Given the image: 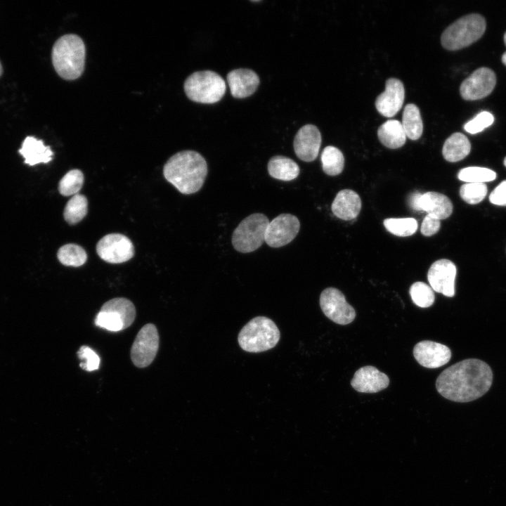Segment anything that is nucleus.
I'll return each mask as SVG.
<instances>
[{
	"mask_svg": "<svg viewBox=\"0 0 506 506\" xmlns=\"http://www.w3.org/2000/svg\"><path fill=\"white\" fill-rule=\"evenodd\" d=\"M493 371L488 363L468 358L445 369L437 377L436 388L443 397L467 403L484 396L493 383Z\"/></svg>",
	"mask_w": 506,
	"mask_h": 506,
	"instance_id": "1",
	"label": "nucleus"
},
{
	"mask_svg": "<svg viewBox=\"0 0 506 506\" xmlns=\"http://www.w3.org/2000/svg\"><path fill=\"white\" fill-rule=\"evenodd\" d=\"M205 159L194 150H183L172 155L165 163L163 174L180 193L192 194L204 184L207 174Z\"/></svg>",
	"mask_w": 506,
	"mask_h": 506,
	"instance_id": "2",
	"label": "nucleus"
},
{
	"mask_svg": "<svg viewBox=\"0 0 506 506\" xmlns=\"http://www.w3.org/2000/svg\"><path fill=\"white\" fill-rule=\"evenodd\" d=\"M86 47L83 40L74 34L60 37L52 48V63L60 77L74 80L83 73L85 65Z\"/></svg>",
	"mask_w": 506,
	"mask_h": 506,
	"instance_id": "3",
	"label": "nucleus"
},
{
	"mask_svg": "<svg viewBox=\"0 0 506 506\" xmlns=\"http://www.w3.org/2000/svg\"><path fill=\"white\" fill-rule=\"evenodd\" d=\"M280 337V330L271 319L265 316H257L241 329L238 341L242 350L250 353H259L275 346Z\"/></svg>",
	"mask_w": 506,
	"mask_h": 506,
	"instance_id": "4",
	"label": "nucleus"
},
{
	"mask_svg": "<svg viewBox=\"0 0 506 506\" xmlns=\"http://www.w3.org/2000/svg\"><path fill=\"white\" fill-rule=\"evenodd\" d=\"M486 27L485 18L478 14L465 15L450 25L442 33L441 43L449 51L467 47L479 39Z\"/></svg>",
	"mask_w": 506,
	"mask_h": 506,
	"instance_id": "5",
	"label": "nucleus"
},
{
	"mask_svg": "<svg viewBox=\"0 0 506 506\" xmlns=\"http://www.w3.org/2000/svg\"><path fill=\"white\" fill-rule=\"evenodd\" d=\"M226 89L223 79L211 70L193 72L184 82V91L187 97L196 103H216L222 98Z\"/></svg>",
	"mask_w": 506,
	"mask_h": 506,
	"instance_id": "6",
	"label": "nucleus"
},
{
	"mask_svg": "<svg viewBox=\"0 0 506 506\" xmlns=\"http://www.w3.org/2000/svg\"><path fill=\"white\" fill-rule=\"evenodd\" d=\"M269 220L261 213L252 214L245 218L234 230L232 245L242 253L255 251L265 242Z\"/></svg>",
	"mask_w": 506,
	"mask_h": 506,
	"instance_id": "7",
	"label": "nucleus"
},
{
	"mask_svg": "<svg viewBox=\"0 0 506 506\" xmlns=\"http://www.w3.org/2000/svg\"><path fill=\"white\" fill-rule=\"evenodd\" d=\"M136 317L134 304L123 297L112 299L105 302L97 314V326L112 332H118L129 327Z\"/></svg>",
	"mask_w": 506,
	"mask_h": 506,
	"instance_id": "8",
	"label": "nucleus"
},
{
	"mask_svg": "<svg viewBox=\"0 0 506 506\" xmlns=\"http://www.w3.org/2000/svg\"><path fill=\"white\" fill-rule=\"evenodd\" d=\"M320 306L325 316L339 325L351 323L356 318L355 309L337 288L327 287L320 295Z\"/></svg>",
	"mask_w": 506,
	"mask_h": 506,
	"instance_id": "9",
	"label": "nucleus"
},
{
	"mask_svg": "<svg viewBox=\"0 0 506 506\" xmlns=\"http://www.w3.org/2000/svg\"><path fill=\"white\" fill-rule=\"evenodd\" d=\"M159 348V335L155 325H145L137 334L131 349L133 363L138 368L148 366Z\"/></svg>",
	"mask_w": 506,
	"mask_h": 506,
	"instance_id": "10",
	"label": "nucleus"
},
{
	"mask_svg": "<svg viewBox=\"0 0 506 506\" xmlns=\"http://www.w3.org/2000/svg\"><path fill=\"white\" fill-rule=\"evenodd\" d=\"M96 252L104 261L111 264H121L134 255V246L129 238L120 233H110L103 236L96 245Z\"/></svg>",
	"mask_w": 506,
	"mask_h": 506,
	"instance_id": "11",
	"label": "nucleus"
},
{
	"mask_svg": "<svg viewBox=\"0 0 506 506\" xmlns=\"http://www.w3.org/2000/svg\"><path fill=\"white\" fill-rule=\"evenodd\" d=\"M496 84L495 72L482 67L474 71L461 84L460 93L466 100H476L488 96Z\"/></svg>",
	"mask_w": 506,
	"mask_h": 506,
	"instance_id": "12",
	"label": "nucleus"
},
{
	"mask_svg": "<svg viewBox=\"0 0 506 506\" xmlns=\"http://www.w3.org/2000/svg\"><path fill=\"white\" fill-rule=\"evenodd\" d=\"M299 228L300 223L297 216L290 214H281L269 222L265 242L271 247L286 245L297 236Z\"/></svg>",
	"mask_w": 506,
	"mask_h": 506,
	"instance_id": "13",
	"label": "nucleus"
},
{
	"mask_svg": "<svg viewBox=\"0 0 506 506\" xmlns=\"http://www.w3.org/2000/svg\"><path fill=\"white\" fill-rule=\"evenodd\" d=\"M410 207L415 211H424L438 219H445L453 212V204L443 194L429 191L423 194L415 192L409 197Z\"/></svg>",
	"mask_w": 506,
	"mask_h": 506,
	"instance_id": "14",
	"label": "nucleus"
},
{
	"mask_svg": "<svg viewBox=\"0 0 506 506\" xmlns=\"http://www.w3.org/2000/svg\"><path fill=\"white\" fill-rule=\"evenodd\" d=\"M457 269L450 260L442 259L434 262L427 273L432 289L448 297L455 295V280Z\"/></svg>",
	"mask_w": 506,
	"mask_h": 506,
	"instance_id": "15",
	"label": "nucleus"
},
{
	"mask_svg": "<svg viewBox=\"0 0 506 506\" xmlns=\"http://www.w3.org/2000/svg\"><path fill=\"white\" fill-rule=\"evenodd\" d=\"M413 356L422 366L437 368L449 362L451 351L449 347L441 343L424 340L415 345Z\"/></svg>",
	"mask_w": 506,
	"mask_h": 506,
	"instance_id": "16",
	"label": "nucleus"
},
{
	"mask_svg": "<svg viewBox=\"0 0 506 506\" xmlns=\"http://www.w3.org/2000/svg\"><path fill=\"white\" fill-rule=\"evenodd\" d=\"M405 89L402 82L396 78L386 81L385 90L375 100L377 111L386 117H394L402 108Z\"/></svg>",
	"mask_w": 506,
	"mask_h": 506,
	"instance_id": "17",
	"label": "nucleus"
},
{
	"mask_svg": "<svg viewBox=\"0 0 506 506\" xmlns=\"http://www.w3.org/2000/svg\"><path fill=\"white\" fill-rule=\"evenodd\" d=\"M320 145V133L317 126L313 124L302 126L297 133L293 143L296 155L307 162L316 159Z\"/></svg>",
	"mask_w": 506,
	"mask_h": 506,
	"instance_id": "18",
	"label": "nucleus"
},
{
	"mask_svg": "<svg viewBox=\"0 0 506 506\" xmlns=\"http://www.w3.org/2000/svg\"><path fill=\"white\" fill-rule=\"evenodd\" d=\"M389 384V377L372 365L359 368L351 380V387L361 393H377L386 389Z\"/></svg>",
	"mask_w": 506,
	"mask_h": 506,
	"instance_id": "19",
	"label": "nucleus"
},
{
	"mask_svg": "<svg viewBox=\"0 0 506 506\" xmlns=\"http://www.w3.org/2000/svg\"><path fill=\"white\" fill-rule=\"evenodd\" d=\"M227 82L232 96L236 98H244L255 92L259 84V78L253 70L240 68L227 74Z\"/></svg>",
	"mask_w": 506,
	"mask_h": 506,
	"instance_id": "20",
	"label": "nucleus"
},
{
	"mask_svg": "<svg viewBox=\"0 0 506 506\" xmlns=\"http://www.w3.org/2000/svg\"><path fill=\"white\" fill-rule=\"evenodd\" d=\"M361 209V200L357 193L352 190H340L335 197L331 209L338 218L349 221L358 215Z\"/></svg>",
	"mask_w": 506,
	"mask_h": 506,
	"instance_id": "21",
	"label": "nucleus"
},
{
	"mask_svg": "<svg viewBox=\"0 0 506 506\" xmlns=\"http://www.w3.org/2000/svg\"><path fill=\"white\" fill-rule=\"evenodd\" d=\"M18 152L25 158V163L30 166L47 163L52 160L53 155L49 146H46L41 140L33 136L25 138Z\"/></svg>",
	"mask_w": 506,
	"mask_h": 506,
	"instance_id": "22",
	"label": "nucleus"
},
{
	"mask_svg": "<svg viewBox=\"0 0 506 506\" xmlns=\"http://www.w3.org/2000/svg\"><path fill=\"white\" fill-rule=\"evenodd\" d=\"M377 137L387 148L396 149L405 144L407 136L399 121L389 119L378 128Z\"/></svg>",
	"mask_w": 506,
	"mask_h": 506,
	"instance_id": "23",
	"label": "nucleus"
},
{
	"mask_svg": "<svg viewBox=\"0 0 506 506\" xmlns=\"http://www.w3.org/2000/svg\"><path fill=\"white\" fill-rule=\"evenodd\" d=\"M471 150V144L463 134L456 132L449 136L444 142L442 154L444 159L450 162L462 160Z\"/></svg>",
	"mask_w": 506,
	"mask_h": 506,
	"instance_id": "24",
	"label": "nucleus"
},
{
	"mask_svg": "<svg viewBox=\"0 0 506 506\" xmlns=\"http://www.w3.org/2000/svg\"><path fill=\"white\" fill-rule=\"evenodd\" d=\"M268 171L269 175L274 179L288 181L298 176L299 167L292 159L282 155H276L268 161Z\"/></svg>",
	"mask_w": 506,
	"mask_h": 506,
	"instance_id": "25",
	"label": "nucleus"
},
{
	"mask_svg": "<svg viewBox=\"0 0 506 506\" xmlns=\"http://www.w3.org/2000/svg\"><path fill=\"white\" fill-rule=\"evenodd\" d=\"M401 124L408 138L415 141L420 138L423 131V123L417 105L409 103L405 106Z\"/></svg>",
	"mask_w": 506,
	"mask_h": 506,
	"instance_id": "26",
	"label": "nucleus"
},
{
	"mask_svg": "<svg viewBox=\"0 0 506 506\" xmlns=\"http://www.w3.org/2000/svg\"><path fill=\"white\" fill-rule=\"evenodd\" d=\"M323 171L329 176L339 174L344 166V157L339 149L335 146H326L321 153Z\"/></svg>",
	"mask_w": 506,
	"mask_h": 506,
	"instance_id": "27",
	"label": "nucleus"
},
{
	"mask_svg": "<svg viewBox=\"0 0 506 506\" xmlns=\"http://www.w3.org/2000/svg\"><path fill=\"white\" fill-rule=\"evenodd\" d=\"M88 211V200L86 196L76 194L67 202L63 216L69 224H75L82 221Z\"/></svg>",
	"mask_w": 506,
	"mask_h": 506,
	"instance_id": "28",
	"label": "nucleus"
},
{
	"mask_svg": "<svg viewBox=\"0 0 506 506\" xmlns=\"http://www.w3.org/2000/svg\"><path fill=\"white\" fill-rule=\"evenodd\" d=\"M57 257L62 264L67 266L78 267L84 264L87 260L86 251L81 246L73 243L60 247Z\"/></svg>",
	"mask_w": 506,
	"mask_h": 506,
	"instance_id": "29",
	"label": "nucleus"
},
{
	"mask_svg": "<svg viewBox=\"0 0 506 506\" xmlns=\"http://www.w3.org/2000/svg\"><path fill=\"white\" fill-rule=\"evenodd\" d=\"M384 226L389 232L401 237L414 234L418 226L417 221L413 218L386 219Z\"/></svg>",
	"mask_w": 506,
	"mask_h": 506,
	"instance_id": "30",
	"label": "nucleus"
},
{
	"mask_svg": "<svg viewBox=\"0 0 506 506\" xmlns=\"http://www.w3.org/2000/svg\"><path fill=\"white\" fill-rule=\"evenodd\" d=\"M84 183V174L79 169H72L60 179L58 190L63 196L76 195Z\"/></svg>",
	"mask_w": 506,
	"mask_h": 506,
	"instance_id": "31",
	"label": "nucleus"
},
{
	"mask_svg": "<svg viewBox=\"0 0 506 506\" xmlns=\"http://www.w3.org/2000/svg\"><path fill=\"white\" fill-rule=\"evenodd\" d=\"M458 178L466 183H481L492 181L496 178V173L488 168L469 167L460 170Z\"/></svg>",
	"mask_w": 506,
	"mask_h": 506,
	"instance_id": "32",
	"label": "nucleus"
},
{
	"mask_svg": "<svg viewBox=\"0 0 506 506\" xmlns=\"http://www.w3.org/2000/svg\"><path fill=\"white\" fill-rule=\"evenodd\" d=\"M410 295L413 303L419 307L431 306L435 300L432 287L423 282H415L410 287Z\"/></svg>",
	"mask_w": 506,
	"mask_h": 506,
	"instance_id": "33",
	"label": "nucleus"
},
{
	"mask_svg": "<svg viewBox=\"0 0 506 506\" xmlns=\"http://www.w3.org/2000/svg\"><path fill=\"white\" fill-rule=\"evenodd\" d=\"M487 194V186L481 183H466L460 189L461 198L470 205L482 201Z\"/></svg>",
	"mask_w": 506,
	"mask_h": 506,
	"instance_id": "34",
	"label": "nucleus"
},
{
	"mask_svg": "<svg viewBox=\"0 0 506 506\" xmlns=\"http://www.w3.org/2000/svg\"><path fill=\"white\" fill-rule=\"evenodd\" d=\"M493 122V115L489 112L483 111L467 122L464 125V129L469 134H475L491 126Z\"/></svg>",
	"mask_w": 506,
	"mask_h": 506,
	"instance_id": "35",
	"label": "nucleus"
},
{
	"mask_svg": "<svg viewBox=\"0 0 506 506\" xmlns=\"http://www.w3.org/2000/svg\"><path fill=\"white\" fill-rule=\"evenodd\" d=\"M78 356L86 361L84 363L80 364V367L84 370L93 371L98 368L100 358L91 348L86 346H81L78 351Z\"/></svg>",
	"mask_w": 506,
	"mask_h": 506,
	"instance_id": "36",
	"label": "nucleus"
},
{
	"mask_svg": "<svg viewBox=\"0 0 506 506\" xmlns=\"http://www.w3.org/2000/svg\"><path fill=\"white\" fill-rule=\"evenodd\" d=\"M440 227V220L427 214L422 223L421 233L424 236H431L436 233L439 231Z\"/></svg>",
	"mask_w": 506,
	"mask_h": 506,
	"instance_id": "37",
	"label": "nucleus"
},
{
	"mask_svg": "<svg viewBox=\"0 0 506 506\" xmlns=\"http://www.w3.org/2000/svg\"><path fill=\"white\" fill-rule=\"evenodd\" d=\"M489 200L492 204L506 206V180L502 181L490 194Z\"/></svg>",
	"mask_w": 506,
	"mask_h": 506,
	"instance_id": "38",
	"label": "nucleus"
},
{
	"mask_svg": "<svg viewBox=\"0 0 506 506\" xmlns=\"http://www.w3.org/2000/svg\"><path fill=\"white\" fill-rule=\"evenodd\" d=\"M501 59L503 64L506 65V51L502 54Z\"/></svg>",
	"mask_w": 506,
	"mask_h": 506,
	"instance_id": "39",
	"label": "nucleus"
},
{
	"mask_svg": "<svg viewBox=\"0 0 506 506\" xmlns=\"http://www.w3.org/2000/svg\"><path fill=\"white\" fill-rule=\"evenodd\" d=\"M504 42H505V46H506V32H505V34H504Z\"/></svg>",
	"mask_w": 506,
	"mask_h": 506,
	"instance_id": "40",
	"label": "nucleus"
},
{
	"mask_svg": "<svg viewBox=\"0 0 506 506\" xmlns=\"http://www.w3.org/2000/svg\"><path fill=\"white\" fill-rule=\"evenodd\" d=\"M1 73H2V67H1V65L0 63V75L1 74Z\"/></svg>",
	"mask_w": 506,
	"mask_h": 506,
	"instance_id": "41",
	"label": "nucleus"
},
{
	"mask_svg": "<svg viewBox=\"0 0 506 506\" xmlns=\"http://www.w3.org/2000/svg\"><path fill=\"white\" fill-rule=\"evenodd\" d=\"M504 165L506 167V157L504 159Z\"/></svg>",
	"mask_w": 506,
	"mask_h": 506,
	"instance_id": "42",
	"label": "nucleus"
}]
</instances>
